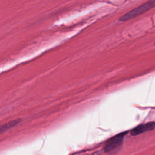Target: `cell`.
<instances>
[{"label": "cell", "instance_id": "obj_3", "mask_svg": "<svg viewBox=\"0 0 155 155\" xmlns=\"http://www.w3.org/2000/svg\"><path fill=\"white\" fill-rule=\"evenodd\" d=\"M154 128H155V122H149L145 124H142L137 125L131 131V134L132 136H137L143 133L151 131Z\"/></svg>", "mask_w": 155, "mask_h": 155}, {"label": "cell", "instance_id": "obj_2", "mask_svg": "<svg viewBox=\"0 0 155 155\" xmlns=\"http://www.w3.org/2000/svg\"><path fill=\"white\" fill-rule=\"evenodd\" d=\"M127 132H122L111 137L106 142L104 150L105 153L108 154L115 153L122 146L124 136Z\"/></svg>", "mask_w": 155, "mask_h": 155}, {"label": "cell", "instance_id": "obj_5", "mask_svg": "<svg viewBox=\"0 0 155 155\" xmlns=\"http://www.w3.org/2000/svg\"><path fill=\"white\" fill-rule=\"evenodd\" d=\"M72 155H93V154H72Z\"/></svg>", "mask_w": 155, "mask_h": 155}, {"label": "cell", "instance_id": "obj_4", "mask_svg": "<svg viewBox=\"0 0 155 155\" xmlns=\"http://www.w3.org/2000/svg\"><path fill=\"white\" fill-rule=\"evenodd\" d=\"M21 122V121H20V119L15 120H12V121H10L9 122L7 123L6 124H5V125H2V126L1 127V132H3V131H4L5 130H7V129H8V128H11V127H12L16 125H17V124H18L19 122Z\"/></svg>", "mask_w": 155, "mask_h": 155}, {"label": "cell", "instance_id": "obj_6", "mask_svg": "<svg viewBox=\"0 0 155 155\" xmlns=\"http://www.w3.org/2000/svg\"></svg>", "mask_w": 155, "mask_h": 155}, {"label": "cell", "instance_id": "obj_1", "mask_svg": "<svg viewBox=\"0 0 155 155\" xmlns=\"http://www.w3.org/2000/svg\"><path fill=\"white\" fill-rule=\"evenodd\" d=\"M155 7V0H148L140 5L128 12L119 19L120 22H126L137 18Z\"/></svg>", "mask_w": 155, "mask_h": 155}]
</instances>
